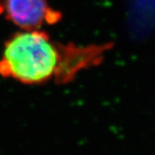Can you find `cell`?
I'll list each match as a JSON object with an SVG mask.
<instances>
[{"mask_svg": "<svg viewBox=\"0 0 155 155\" xmlns=\"http://www.w3.org/2000/svg\"><path fill=\"white\" fill-rule=\"evenodd\" d=\"M114 46V42L62 43L41 28L20 30L5 42L0 75L29 85L50 81L67 84L81 72L100 66Z\"/></svg>", "mask_w": 155, "mask_h": 155, "instance_id": "obj_1", "label": "cell"}, {"mask_svg": "<svg viewBox=\"0 0 155 155\" xmlns=\"http://www.w3.org/2000/svg\"><path fill=\"white\" fill-rule=\"evenodd\" d=\"M0 15L21 30L41 29L62 18L61 12L52 8L47 0H0Z\"/></svg>", "mask_w": 155, "mask_h": 155, "instance_id": "obj_2", "label": "cell"}]
</instances>
